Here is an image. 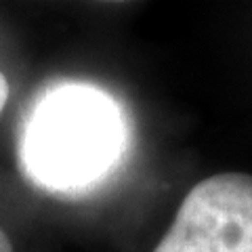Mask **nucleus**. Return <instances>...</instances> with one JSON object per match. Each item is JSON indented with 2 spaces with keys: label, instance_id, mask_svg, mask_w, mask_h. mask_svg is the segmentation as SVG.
<instances>
[{
  "label": "nucleus",
  "instance_id": "f257e3e1",
  "mask_svg": "<svg viewBox=\"0 0 252 252\" xmlns=\"http://www.w3.org/2000/svg\"><path fill=\"white\" fill-rule=\"evenodd\" d=\"M120 147V120L105 94L63 86L38 103L23 139V162L38 183L80 187L97 179Z\"/></svg>",
  "mask_w": 252,
  "mask_h": 252
},
{
  "label": "nucleus",
  "instance_id": "f03ea898",
  "mask_svg": "<svg viewBox=\"0 0 252 252\" xmlns=\"http://www.w3.org/2000/svg\"><path fill=\"white\" fill-rule=\"evenodd\" d=\"M154 252H252V175L200 181Z\"/></svg>",
  "mask_w": 252,
  "mask_h": 252
},
{
  "label": "nucleus",
  "instance_id": "7ed1b4c3",
  "mask_svg": "<svg viewBox=\"0 0 252 252\" xmlns=\"http://www.w3.org/2000/svg\"><path fill=\"white\" fill-rule=\"evenodd\" d=\"M6 99H9V82H6L4 74L0 72V112H2V107L6 103Z\"/></svg>",
  "mask_w": 252,
  "mask_h": 252
},
{
  "label": "nucleus",
  "instance_id": "20e7f679",
  "mask_svg": "<svg viewBox=\"0 0 252 252\" xmlns=\"http://www.w3.org/2000/svg\"><path fill=\"white\" fill-rule=\"evenodd\" d=\"M0 252H13V246L6 238V233L2 231V227H0Z\"/></svg>",
  "mask_w": 252,
  "mask_h": 252
}]
</instances>
